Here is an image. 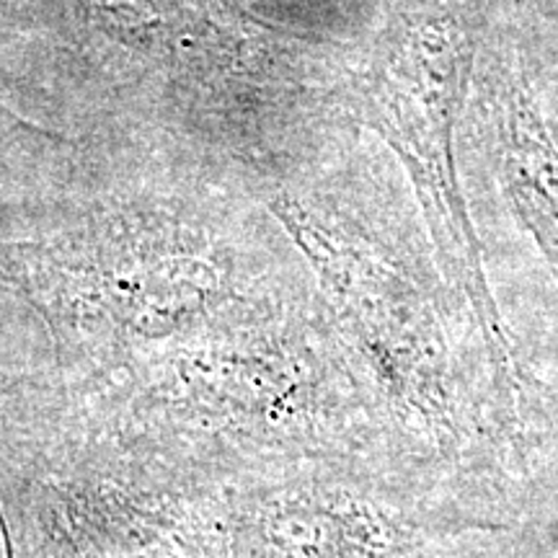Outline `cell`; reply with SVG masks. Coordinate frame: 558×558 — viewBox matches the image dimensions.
Wrapping results in <instances>:
<instances>
[{"instance_id":"6da1fadb","label":"cell","mask_w":558,"mask_h":558,"mask_svg":"<svg viewBox=\"0 0 558 558\" xmlns=\"http://www.w3.org/2000/svg\"><path fill=\"white\" fill-rule=\"evenodd\" d=\"M469 54V37L450 21H435L411 32L399 50L390 52L386 65L369 78L373 83L365 88V96L367 107L375 109V117L383 120L414 169V179L429 207L439 254L476 311L499 401L512 411L520 393L518 369L512 365L497 303L488 292L476 230L460 197L450 153Z\"/></svg>"},{"instance_id":"7a4b0ae2","label":"cell","mask_w":558,"mask_h":558,"mask_svg":"<svg viewBox=\"0 0 558 558\" xmlns=\"http://www.w3.org/2000/svg\"><path fill=\"white\" fill-rule=\"evenodd\" d=\"M501 179L514 215L558 279V150L538 107L509 81L501 101Z\"/></svg>"}]
</instances>
